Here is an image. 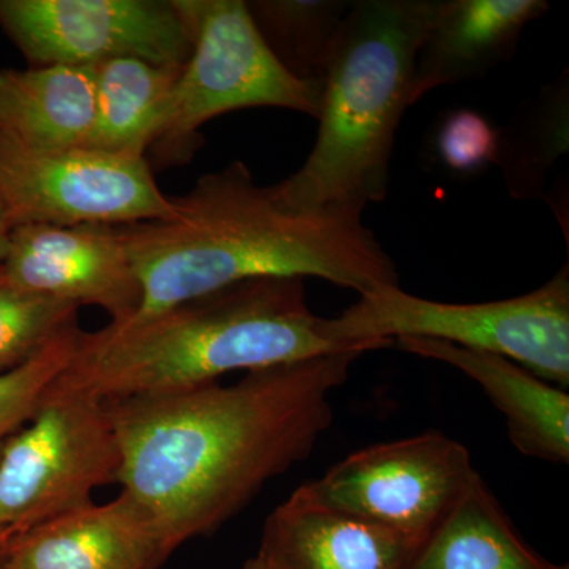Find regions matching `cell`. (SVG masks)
<instances>
[{"instance_id":"cell-14","label":"cell","mask_w":569,"mask_h":569,"mask_svg":"<svg viewBox=\"0 0 569 569\" xmlns=\"http://www.w3.org/2000/svg\"><path fill=\"white\" fill-rule=\"evenodd\" d=\"M413 539L332 511L298 489L268 516L258 553L277 569H407Z\"/></svg>"},{"instance_id":"cell-10","label":"cell","mask_w":569,"mask_h":569,"mask_svg":"<svg viewBox=\"0 0 569 569\" xmlns=\"http://www.w3.org/2000/svg\"><path fill=\"white\" fill-rule=\"evenodd\" d=\"M0 28L31 67L119 58L186 66L193 48L176 0H0Z\"/></svg>"},{"instance_id":"cell-1","label":"cell","mask_w":569,"mask_h":569,"mask_svg":"<svg viewBox=\"0 0 569 569\" xmlns=\"http://www.w3.org/2000/svg\"><path fill=\"white\" fill-rule=\"evenodd\" d=\"M367 351L252 370L230 387L104 402L121 448L118 485L151 515L168 557L312 455L335 421L332 396Z\"/></svg>"},{"instance_id":"cell-26","label":"cell","mask_w":569,"mask_h":569,"mask_svg":"<svg viewBox=\"0 0 569 569\" xmlns=\"http://www.w3.org/2000/svg\"><path fill=\"white\" fill-rule=\"evenodd\" d=\"M10 537L0 531V569H3V560H6L7 546H9Z\"/></svg>"},{"instance_id":"cell-21","label":"cell","mask_w":569,"mask_h":569,"mask_svg":"<svg viewBox=\"0 0 569 569\" xmlns=\"http://www.w3.org/2000/svg\"><path fill=\"white\" fill-rule=\"evenodd\" d=\"M78 310L73 302L24 290L0 277V376L31 361L78 321Z\"/></svg>"},{"instance_id":"cell-11","label":"cell","mask_w":569,"mask_h":569,"mask_svg":"<svg viewBox=\"0 0 569 569\" xmlns=\"http://www.w3.org/2000/svg\"><path fill=\"white\" fill-rule=\"evenodd\" d=\"M0 277L11 284L97 306L123 323L141 306V287L116 224H22L11 230Z\"/></svg>"},{"instance_id":"cell-3","label":"cell","mask_w":569,"mask_h":569,"mask_svg":"<svg viewBox=\"0 0 569 569\" xmlns=\"http://www.w3.org/2000/svg\"><path fill=\"white\" fill-rule=\"evenodd\" d=\"M307 305L305 279L272 277L223 288L156 316L81 331L51 388L102 402L217 383L236 370L269 369L370 346L340 347Z\"/></svg>"},{"instance_id":"cell-6","label":"cell","mask_w":569,"mask_h":569,"mask_svg":"<svg viewBox=\"0 0 569 569\" xmlns=\"http://www.w3.org/2000/svg\"><path fill=\"white\" fill-rule=\"evenodd\" d=\"M193 37L149 153L157 168L190 162L200 129L224 112L282 108L318 118L323 82L302 81L277 61L242 0H176Z\"/></svg>"},{"instance_id":"cell-24","label":"cell","mask_w":569,"mask_h":569,"mask_svg":"<svg viewBox=\"0 0 569 569\" xmlns=\"http://www.w3.org/2000/svg\"><path fill=\"white\" fill-rule=\"evenodd\" d=\"M13 230L7 217L0 212V268L6 260L7 250H9L10 233Z\"/></svg>"},{"instance_id":"cell-25","label":"cell","mask_w":569,"mask_h":569,"mask_svg":"<svg viewBox=\"0 0 569 569\" xmlns=\"http://www.w3.org/2000/svg\"><path fill=\"white\" fill-rule=\"evenodd\" d=\"M241 569H277L274 565L271 563L268 559H264L261 553H254L253 557H250L249 560L242 565Z\"/></svg>"},{"instance_id":"cell-12","label":"cell","mask_w":569,"mask_h":569,"mask_svg":"<svg viewBox=\"0 0 569 569\" xmlns=\"http://www.w3.org/2000/svg\"><path fill=\"white\" fill-rule=\"evenodd\" d=\"M168 559L151 515L121 490L13 535L3 569H157Z\"/></svg>"},{"instance_id":"cell-2","label":"cell","mask_w":569,"mask_h":569,"mask_svg":"<svg viewBox=\"0 0 569 569\" xmlns=\"http://www.w3.org/2000/svg\"><path fill=\"white\" fill-rule=\"evenodd\" d=\"M171 200L168 219L116 224L141 287L130 320L254 279L317 277L359 296L399 284L362 216L290 208L246 163L201 176Z\"/></svg>"},{"instance_id":"cell-18","label":"cell","mask_w":569,"mask_h":569,"mask_svg":"<svg viewBox=\"0 0 569 569\" xmlns=\"http://www.w3.org/2000/svg\"><path fill=\"white\" fill-rule=\"evenodd\" d=\"M182 69L134 58L97 63L96 119L86 149L146 159Z\"/></svg>"},{"instance_id":"cell-23","label":"cell","mask_w":569,"mask_h":569,"mask_svg":"<svg viewBox=\"0 0 569 569\" xmlns=\"http://www.w3.org/2000/svg\"><path fill=\"white\" fill-rule=\"evenodd\" d=\"M497 148L498 130L478 111H451L438 127L437 157L455 173H475L496 162Z\"/></svg>"},{"instance_id":"cell-16","label":"cell","mask_w":569,"mask_h":569,"mask_svg":"<svg viewBox=\"0 0 569 569\" xmlns=\"http://www.w3.org/2000/svg\"><path fill=\"white\" fill-rule=\"evenodd\" d=\"M96 99L97 66L0 69V129L33 148L86 149Z\"/></svg>"},{"instance_id":"cell-17","label":"cell","mask_w":569,"mask_h":569,"mask_svg":"<svg viewBox=\"0 0 569 569\" xmlns=\"http://www.w3.org/2000/svg\"><path fill=\"white\" fill-rule=\"evenodd\" d=\"M407 569H568L530 548L485 479L475 478Z\"/></svg>"},{"instance_id":"cell-15","label":"cell","mask_w":569,"mask_h":569,"mask_svg":"<svg viewBox=\"0 0 569 569\" xmlns=\"http://www.w3.org/2000/svg\"><path fill=\"white\" fill-rule=\"evenodd\" d=\"M548 10L545 0H438L419 51L411 107L433 89L485 77L511 59L527 26Z\"/></svg>"},{"instance_id":"cell-9","label":"cell","mask_w":569,"mask_h":569,"mask_svg":"<svg viewBox=\"0 0 569 569\" xmlns=\"http://www.w3.org/2000/svg\"><path fill=\"white\" fill-rule=\"evenodd\" d=\"M478 475L460 441L430 430L359 449L298 490L422 545Z\"/></svg>"},{"instance_id":"cell-20","label":"cell","mask_w":569,"mask_h":569,"mask_svg":"<svg viewBox=\"0 0 569 569\" xmlns=\"http://www.w3.org/2000/svg\"><path fill=\"white\" fill-rule=\"evenodd\" d=\"M250 17L277 61L302 81L323 82L347 0H253Z\"/></svg>"},{"instance_id":"cell-5","label":"cell","mask_w":569,"mask_h":569,"mask_svg":"<svg viewBox=\"0 0 569 569\" xmlns=\"http://www.w3.org/2000/svg\"><path fill=\"white\" fill-rule=\"evenodd\" d=\"M321 331L340 347L383 350L400 337L437 339L518 362L535 376L569 388V268L545 284L501 301L452 305L407 293L400 284L359 296Z\"/></svg>"},{"instance_id":"cell-22","label":"cell","mask_w":569,"mask_h":569,"mask_svg":"<svg viewBox=\"0 0 569 569\" xmlns=\"http://www.w3.org/2000/svg\"><path fill=\"white\" fill-rule=\"evenodd\" d=\"M80 335V326L74 321L31 361L0 376V452L31 421L48 389L69 366Z\"/></svg>"},{"instance_id":"cell-8","label":"cell","mask_w":569,"mask_h":569,"mask_svg":"<svg viewBox=\"0 0 569 569\" xmlns=\"http://www.w3.org/2000/svg\"><path fill=\"white\" fill-rule=\"evenodd\" d=\"M0 212L22 224H129L173 216L148 159L48 151L0 129Z\"/></svg>"},{"instance_id":"cell-13","label":"cell","mask_w":569,"mask_h":569,"mask_svg":"<svg viewBox=\"0 0 569 569\" xmlns=\"http://www.w3.org/2000/svg\"><path fill=\"white\" fill-rule=\"evenodd\" d=\"M395 346L407 353L452 366L477 381L507 419L509 441L520 455L550 463L569 462V396L526 367L486 351L437 339L400 337Z\"/></svg>"},{"instance_id":"cell-7","label":"cell","mask_w":569,"mask_h":569,"mask_svg":"<svg viewBox=\"0 0 569 569\" xmlns=\"http://www.w3.org/2000/svg\"><path fill=\"white\" fill-rule=\"evenodd\" d=\"M121 448L102 400L50 388L0 452V531L13 537L118 485Z\"/></svg>"},{"instance_id":"cell-4","label":"cell","mask_w":569,"mask_h":569,"mask_svg":"<svg viewBox=\"0 0 569 569\" xmlns=\"http://www.w3.org/2000/svg\"><path fill=\"white\" fill-rule=\"evenodd\" d=\"M438 0L351 3L323 78L316 144L276 183L298 211L362 216L387 198L397 130Z\"/></svg>"},{"instance_id":"cell-19","label":"cell","mask_w":569,"mask_h":569,"mask_svg":"<svg viewBox=\"0 0 569 569\" xmlns=\"http://www.w3.org/2000/svg\"><path fill=\"white\" fill-rule=\"evenodd\" d=\"M568 89L565 71L520 108L515 121L498 130L493 164L501 168L509 193L516 200L542 197L546 176L568 152Z\"/></svg>"}]
</instances>
